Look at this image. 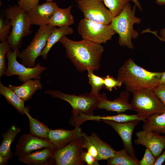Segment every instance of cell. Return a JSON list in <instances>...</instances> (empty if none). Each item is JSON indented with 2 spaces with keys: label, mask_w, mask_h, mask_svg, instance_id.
<instances>
[{
  "label": "cell",
  "mask_w": 165,
  "mask_h": 165,
  "mask_svg": "<svg viewBox=\"0 0 165 165\" xmlns=\"http://www.w3.org/2000/svg\"><path fill=\"white\" fill-rule=\"evenodd\" d=\"M59 42L64 47L66 54L77 69L80 72L97 71L104 51L103 46L86 40H71L64 36Z\"/></svg>",
  "instance_id": "cell-1"
},
{
  "label": "cell",
  "mask_w": 165,
  "mask_h": 165,
  "mask_svg": "<svg viewBox=\"0 0 165 165\" xmlns=\"http://www.w3.org/2000/svg\"><path fill=\"white\" fill-rule=\"evenodd\" d=\"M163 72L148 71L130 58L119 68L117 79L125 85L127 90L133 93L145 89L154 90L159 84Z\"/></svg>",
  "instance_id": "cell-2"
},
{
  "label": "cell",
  "mask_w": 165,
  "mask_h": 165,
  "mask_svg": "<svg viewBox=\"0 0 165 165\" xmlns=\"http://www.w3.org/2000/svg\"><path fill=\"white\" fill-rule=\"evenodd\" d=\"M136 7L134 5L132 9L130 4L128 3L118 15L113 17L110 23L114 31L119 35V45L130 49L134 47L132 39H136L139 36V33L134 29L133 26L141 21L135 16Z\"/></svg>",
  "instance_id": "cell-3"
},
{
  "label": "cell",
  "mask_w": 165,
  "mask_h": 165,
  "mask_svg": "<svg viewBox=\"0 0 165 165\" xmlns=\"http://www.w3.org/2000/svg\"><path fill=\"white\" fill-rule=\"evenodd\" d=\"M6 19L10 21L12 29L7 40L12 50H19L22 40L32 33L31 25L26 12L18 5L9 6L5 10Z\"/></svg>",
  "instance_id": "cell-4"
},
{
  "label": "cell",
  "mask_w": 165,
  "mask_h": 165,
  "mask_svg": "<svg viewBox=\"0 0 165 165\" xmlns=\"http://www.w3.org/2000/svg\"><path fill=\"white\" fill-rule=\"evenodd\" d=\"M45 93L68 102L72 108V116L80 113L93 115V111L97 108L100 95L96 96L90 93L79 95L69 94L58 90H46Z\"/></svg>",
  "instance_id": "cell-5"
},
{
  "label": "cell",
  "mask_w": 165,
  "mask_h": 165,
  "mask_svg": "<svg viewBox=\"0 0 165 165\" xmlns=\"http://www.w3.org/2000/svg\"><path fill=\"white\" fill-rule=\"evenodd\" d=\"M133 94L131 105L137 114L145 120L152 115L165 111V106L153 90H144L135 92Z\"/></svg>",
  "instance_id": "cell-6"
},
{
  "label": "cell",
  "mask_w": 165,
  "mask_h": 165,
  "mask_svg": "<svg viewBox=\"0 0 165 165\" xmlns=\"http://www.w3.org/2000/svg\"><path fill=\"white\" fill-rule=\"evenodd\" d=\"M54 27L49 24L40 26L29 45L18 54L22 64L28 67L36 66V60L40 56Z\"/></svg>",
  "instance_id": "cell-7"
},
{
  "label": "cell",
  "mask_w": 165,
  "mask_h": 165,
  "mask_svg": "<svg viewBox=\"0 0 165 165\" xmlns=\"http://www.w3.org/2000/svg\"><path fill=\"white\" fill-rule=\"evenodd\" d=\"M77 31L82 39L100 44L106 43L116 33L110 24L102 23L85 18L79 21Z\"/></svg>",
  "instance_id": "cell-8"
},
{
  "label": "cell",
  "mask_w": 165,
  "mask_h": 165,
  "mask_svg": "<svg viewBox=\"0 0 165 165\" xmlns=\"http://www.w3.org/2000/svg\"><path fill=\"white\" fill-rule=\"evenodd\" d=\"M19 53V50L10 49L6 53L8 65L4 74L8 77L17 75L18 79L22 82L32 79H40L42 72L47 68L41 66L39 62L34 68L28 67L20 63L17 60Z\"/></svg>",
  "instance_id": "cell-9"
},
{
  "label": "cell",
  "mask_w": 165,
  "mask_h": 165,
  "mask_svg": "<svg viewBox=\"0 0 165 165\" xmlns=\"http://www.w3.org/2000/svg\"><path fill=\"white\" fill-rule=\"evenodd\" d=\"M83 137L64 147L54 150L53 159L57 165H82L85 164L81 157L83 148Z\"/></svg>",
  "instance_id": "cell-10"
},
{
  "label": "cell",
  "mask_w": 165,
  "mask_h": 165,
  "mask_svg": "<svg viewBox=\"0 0 165 165\" xmlns=\"http://www.w3.org/2000/svg\"><path fill=\"white\" fill-rule=\"evenodd\" d=\"M84 18L105 24H110L113 17L103 0H76Z\"/></svg>",
  "instance_id": "cell-11"
},
{
  "label": "cell",
  "mask_w": 165,
  "mask_h": 165,
  "mask_svg": "<svg viewBox=\"0 0 165 165\" xmlns=\"http://www.w3.org/2000/svg\"><path fill=\"white\" fill-rule=\"evenodd\" d=\"M44 148L56 150L54 145L48 140L37 137L30 133H25L19 138L16 146L15 155L19 157Z\"/></svg>",
  "instance_id": "cell-12"
},
{
  "label": "cell",
  "mask_w": 165,
  "mask_h": 165,
  "mask_svg": "<svg viewBox=\"0 0 165 165\" xmlns=\"http://www.w3.org/2000/svg\"><path fill=\"white\" fill-rule=\"evenodd\" d=\"M136 135L137 138L134 140L135 143L150 150L156 158L165 148V136L144 130L136 132Z\"/></svg>",
  "instance_id": "cell-13"
},
{
  "label": "cell",
  "mask_w": 165,
  "mask_h": 165,
  "mask_svg": "<svg viewBox=\"0 0 165 165\" xmlns=\"http://www.w3.org/2000/svg\"><path fill=\"white\" fill-rule=\"evenodd\" d=\"M102 121L110 125L117 132L121 138L127 152L132 158L138 160L133 147L132 138L134 129L140 120H136L123 123L110 120Z\"/></svg>",
  "instance_id": "cell-14"
},
{
  "label": "cell",
  "mask_w": 165,
  "mask_h": 165,
  "mask_svg": "<svg viewBox=\"0 0 165 165\" xmlns=\"http://www.w3.org/2000/svg\"><path fill=\"white\" fill-rule=\"evenodd\" d=\"M58 7L55 2H46L41 5L38 4L26 12L31 25L40 26L48 24Z\"/></svg>",
  "instance_id": "cell-15"
},
{
  "label": "cell",
  "mask_w": 165,
  "mask_h": 165,
  "mask_svg": "<svg viewBox=\"0 0 165 165\" xmlns=\"http://www.w3.org/2000/svg\"><path fill=\"white\" fill-rule=\"evenodd\" d=\"M130 92L126 90L121 91L119 97L113 100H108L105 94L100 95L97 109H104L107 111L115 112L118 113L123 112L129 110H134L129 102Z\"/></svg>",
  "instance_id": "cell-16"
},
{
  "label": "cell",
  "mask_w": 165,
  "mask_h": 165,
  "mask_svg": "<svg viewBox=\"0 0 165 165\" xmlns=\"http://www.w3.org/2000/svg\"><path fill=\"white\" fill-rule=\"evenodd\" d=\"M83 132L79 127L73 130L50 129L48 140L54 146L56 150L62 148L72 141L82 136Z\"/></svg>",
  "instance_id": "cell-17"
},
{
  "label": "cell",
  "mask_w": 165,
  "mask_h": 165,
  "mask_svg": "<svg viewBox=\"0 0 165 165\" xmlns=\"http://www.w3.org/2000/svg\"><path fill=\"white\" fill-rule=\"evenodd\" d=\"M54 150L44 148L19 156L18 158L20 161L28 165H45L54 160Z\"/></svg>",
  "instance_id": "cell-18"
},
{
  "label": "cell",
  "mask_w": 165,
  "mask_h": 165,
  "mask_svg": "<svg viewBox=\"0 0 165 165\" xmlns=\"http://www.w3.org/2000/svg\"><path fill=\"white\" fill-rule=\"evenodd\" d=\"M8 87L25 101L31 99L36 91L42 89L43 85L40 79H31L25 81L20 86H16L9 84Z\"/></svg>",
  "instance_id": "cell-19"
},
{
  "label": "cell",
  "mask_w": 165,
  "mask_h": 165,
  "mask_svg": "<svg viewBox=\"0 0 165 165\" xmlns=\"http://www.w3.org/2000/svg\"><path fill=\"white\" fill-rule=\"evenodd\" d=\"M21 131L20 128L13 124L6 132L2 134L3 140L0 146V155L9 159L11 158L13 155L11 144Z\"/></svg>",
  "instance_id": "cell-20"
},
{
  "label": "cell",
  "mask_w": 165,
  "mask_h": 165,
  "mask_svg": "<svg viewBox=\"0 0 165 165\" xmlns=\"http://www.w3.org/2000/svg\"><path fill=\"white\" fill-rule=\"evenodd\" d=\"M74 30L69 26H64L57 28L55 27L49 35L46 45L42 51L40 56L43 59L46 60L47 54L53 46L64 36L72 35Z\"/></svg>",
  "instance_id": "cell-21"
},
{
  "label": "cell",
  "mask_w": 165,
  "mask_h": 165,
  "mask_svg": "<svg viewBox=\"0 0 165 165\" xmlns=\"http://www.w3.org/2000/svg\"><path fill=\"white\" fill-rule=\"evenodd\" d=\"M71 6L65 8L58 7L49 21L48 24L61 27L74 24V17L71 13Z\"/></svg>",
  "instance_id": "cell-22"
},
{
  "label": "cell",
  "mask_w": 165,
  "mask_h": 165,
  "mask_svg": "<svg viewBox=\"0 0 165 165\" xmlns=\"http://www.w3.org/2000/svg\"><path fill=\"white\" fill-rule=\"evenodd\" d=\"M0 94L5 97L8 103L19 112L24 114L28 111V107L24 106L25 101L18 96L10 88L3 85L0 82Z\"/></svg>",
  "instance_id": "cell-23"
},
{
  "label": "cell",
  "mask_w": 165,
  "mask_h": 165,
  "mask_svg": "<svg viewBox=\"0 0 165 165\" xmlns=\"http://www.w3.org/2000/svg\"><path fill=\"white\" fill-rule=\"evenodd\" d=\"M143 122V130L165 134V111L152 115Z\"/></svg>",
  "instance_id": "cell-24"
},
{
  "label": "cell",
  "mask_w": 165,
  "mask_h": 165,
  "mask_svg": "<svg viewBox=\"0 0 165 165\" xmlns=\"http://www.w3.org/2000/svg\"><path fill=\"white\" fill-rule=\"evenodd\" d=\"M88 137L98 151V161L107 160L114 156L116 153L117 151L109 145L102 141L95 133L92 132L90 136L88 135Z\"/></svg>",
  "instance_id": "cell-25"
},
{
  "label": "cell",
  "mask_w": 165,
  "mask_h": 165,
  "mask_svg": "<svg viewBox=\"0 0 165 165\" xmlns=\"http://www.w3.org/2000/svg\"><path fill=\"white\" fill-rule=\"evenodd\" d=\"M25 114L29 120V133L37 137L48 140V136L50 129L38 120L33 118L30 115L29 111H27Z\"/></svg>",
  "instance_id": "cell-26"
},
{
  "label": "cell",
  "mask_w": 165,
  "mask_h": 165,
  "mask_svg": "<svg viewBox=\"0 0 165 165\" xmlns=\"http://www.w3.org/2000/svg\"><path fill=\"white\" fill-rule=\"evenodd\" d=\"M107 160L109 165H139V161L131 157L124 148Z\"/></svg>",
  "instance_id": "cell-27"
},
{
  "label": "cell",
  "mask_w": 165,
  "mask_h": 165,
  "mask_svg": "<svg viewBox=\"0 0 165 165\" xmlns=\"http://www.w3.org/2000/svg\"><path fill=\"white\" fill-rule=\"evenodd\" d=\"M99 119L101 121L110 120L119 123H123L138 120L143 121L145 119L139 116L138 114L128 115L124 113H118L117 115L110 116H99Z\"/></svg>",
  "instance_id": "cell-28"
},
{
  "label": "cell",
  "mask_w": 165,
  "mask_h": 165,
  "mask_svg": "<svg viewBox=\"0 0 165 165\" xmlns=\"http://www.w3.org/2000/svg\"><path fill=\"white\" fill-rule=\"evenodd\" d=\"M93 71L92 70L87 71L89 82L91 87L90 93L94 95L99 96L100 90L104 86V77L95 75Z\"/></svg>",
  "instance_id": "cell-29"
},
{
  "label": "cell",
  "mask_w": 165,
  "mask_h": 165,
  "mask_svg": "<svg viewBox=\"0 0 165 165\" xmlns=\"http://www.w3.org/2000/svg\"><path fill=\"white\" fill-rule=\"evenodd\" d=\"M130 0H103L105 6L109 10L113 17L118 15L125 5Z\"/></svg>",
  "instance_id": "cell-30"
},
{
  "label": "cell",
  "mask_w": 165,
  "mask_h": 165,
  "mask_svg": "<svg viewBox=\"0 0 165 165\" xmlns=\"http://www.w3.org/2000/svg\"><path fill=\"white\" fill-rule=\"evenodd\" d=\"M11 49V47L7 40L1 42L0 43V77L5 73L6 69L5 57L8 51Z\"/></svg>",
  "instance_id": "cell-31"
},
{
  "label": "cell",
  "mask_w": 165,
  "mask_h": 165,
  "mask_svg": "<svg viewBox=\"0 0 165 165\" xmlns=\"http://www.w3.org/2000/svg\"><path fill=\"white\" fill-rule=\"evenodd\" d=\"M11 25L9 20L4 19L2 16L0 18V41L1 42L7 40L10 33Z\"/></svg>",
  "instance_id": "cell-32"
},
{
  "label": "cell",
  "mask_w": 165,
  "mask_h": 165,
  "mask_svg": "<svg viewBox=\"0 0 165 165\" xmlns=\"http://www.w3.org/2000/svg\"><path fill=\"white\" fill-rule=\"evenodd\" d=\"M82 137L84 139L83 148L86 149L87 151L98 161L99 153L96 147L89 139L87 134L83 133Z\"/></svg>",
  "instance_id": "cell-33"
},
{
  "label": "cell",
  "mask_w": 165,
  "mask_h": 165,
  "mask_svg": "<svg viewBox=\"0 0 165 165\" xmlns=\"http://www.w3.org/2000/svg\"><path fill=\"white\" fill-rule=\"evenodd\" d=\"M104 86L110 91L113 88L116 89L117 87H120L123 83L121 81L117 79H115L109 75L104 77Z\"/></svg>",
  "instance_id": "cell-34"
},
{
  "label": "cell",
  "mask_w": 165,
  "mask_h": 165,
  "mask_svg": "<svg viewBox=\"0 0 165 165\" xmlns=\"http://www.w3.org/2000/svg\"><path fill=\"white\" fill-rule=\"evenodd\" d=\"M40 0H19L18 5L22 9L27 12L38 5Z\"/></svg>",
  "instance_id": "cell-35"
},
{
  "label": "cell",
  "mask_w": 165,
  "mask_h": 165,
  "mask_svg": "<svg viewBox=\"0 0 165 165\" xmlns=\"http://www.w3.org/2000/svg\"><path fill=\"white\" fill-rule=\"evenodd\" d=\"M156 159L151 151L146 148L143 158L139 161V165H154Z\"/></svg>",
  "instance_id": "cell-36"
},
{
  "label": "cell",
  "mask_w": 165,
  "mask_h": 165,
  "mask_svg": "<svg viewBox=\"0 0 165 165\" xmlns=\"http://www.w3.org/2000/svg\"><path fill=\"white\" fill-rule=\"evenodd\" d=\"M81 157L83 160L88 165H99L97 160L92 155L87 151H82Z\"/></svg>",
  "instance_id": "cell-37"
},
{
  "label": "cell",
  "mask_w": 165,
  "mask_h": 165,
  "mask_svg": "<svg viewBox=\"0 0 165 165\" xmlns=\"http://www.w3.org/2000/svg\"><path fill=\"white\" fill-rule=\"evenodd\" d=\"M165 106V85L159 84L153 90Z\"/></svg>",
  "instance_id": "cell-38"
},
{
  "label": "cell",
  "mask_w": 165,
  "mask_h": 165,
  "mask_svg": "<svg viewBox=\"0 0 165 165\" xmlns=\"http://www.w3.org/2000/svg\"><path fill=\"white\" fill-rule=\"evenodd\" d=\"M146 32H149L154 34L160 40L163 41L165 42V28H163L160 30V37L157 34V31H150L149 29L144 31H143L142 32L144 33Z\"/></svg>",
  "instance_id": "cell-39"
},
{
  "label": "cell",
  "mask_w": 165,
  "mask_h": 165,
  "mask_svg": "<svg viewBox=\"0 0 165 165\" xmlns=\"http://www.w3.org/2000/svg\"><path fill=\"white\" fill-rule=\"evenodd\" d=\"M132 1L137 7L141 11L142 10V9L139 0H130ZM156 3L159 5H165V0H156Z\"/></svg>",
  "instance_id": "cell-40"
},
{
  "label": "cell",
  "mask_w": 165,
  "mask_h": 165,
  "mask_svg": "<svg viewBox=\"0 0 165 165\" xmlns=\"http://www.w3.org/2000/svg\"><path fill=\"white\" fill-rule=\"evenodd\" d=\"M165 161V150L160 156L156 158L154 165H162Z\"/></svg>",
  "instance_id": "cell-41"
},
{
  "label": "cell",
  "mask_w": 165,
  "mask_h": 165,
  "mask_svg": "<svg viewBox=\"0 0 165 165\" xmlns=\"http://www.w3.org/2000/svg\"><path fill=\"white\" fill-rule=\"evenodd\" d=\"M9 160V159L8 158L0 155V165L6 164Z\"/></svg>",
  "instance_id": "cell-42"
},
{
  "label": "cell",
  "mask_w": 165,
  "mask_h": 165,
  "mask_svg": "<svg viewBox=\"0 0 165 165\" xmlns=\"http://www.w3.org/2000/svg\"><path fill=\"white\" fill-rule=\"evenodd\" d=\"M159 84L165 85V71L163 72L159 82Z\"/></svg>",
  "instance_id": "cell-43"
},
{
  "label": "cell",
  "mask_w": 165,
  "mask_h": 165,
  "mask_svg": "<svg viewBox=\"0 0 165 165\" xmlns=\"http://www.w3.org/2000/svg\"><path fill=\"white\" fill-rule=\"evenodd\" d=\"M46 2H53V0H46Z\"/></svg>",
  "instance_id": "cell-44"
},
{
  "label": "cell",
  "mask_w": 165,
  "mask_h": 165,
  "mask_svg": "<svg viewBox=\"0 0 165 165\" xmlns=\"http://www.w3.org/2000/svg\"><path fill=\"white\" fill-rule=\"evenodd\" d=\"M163 165H165V161L163 163Z\"/></svg>",
  "instance_id": "cell-45"
},
{
  "label": "cell",
  "mask_w": 165,
  "mask_h": 165,
  "mask_svg": "<svg viewBox=\"0 0 165 165\" xmlns=\"http://www.w3.org/2000/svg\"><path fill=\"white\" fill-rule=\"evenodd\" d=\"M7 0L8 1H10V0Z\"/></svg>",
  "instance_id": "cell-46"
}]
</instances>
